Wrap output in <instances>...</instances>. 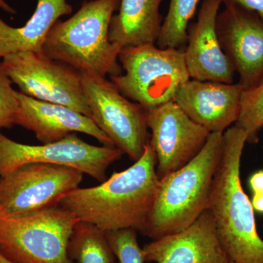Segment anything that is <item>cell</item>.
<instances>
[{
    "label": "cell",
    "instance_id": "6da1fadb",
    "mask_svg": "<svg viewBox=\"0 0 263 263\" xmlns=\"http://www.w3.org/2000/svg\"><path fill=\"white\" fill-rule=\"evenodd\" d=\"M156 164L155 150L148 143L129 168L114 173L98 186L72 190L60 206L105 232L133 229L141 233L160 184Z\"/></svg>",
    "mask_w": 263,
    "mask_h": 263
},
{
    "label": "cell",
    "instance_id": "7a4b0ae2",
    "mask_svg": "<svg viewBox=\"0 0 263 263\" xmlns=\"http://www.w3.org/2000/svg\"><path fill=\"white\" fill-rule=\"evenodd\" d=\"M247 143V134L237 126L223 133L222 152L207 210L230 262L263 263V240L257 232L252 201L240 181V163Z\"/></svg>",
    "mask_w": 263,
    "mask_h": 263
},
{
    "label": "cell",
    "instance_id": "3957f363",
    "mask_svg": "<svg viewBox=\"0 0 263 263\" xmlns=\"http://www.w3.org/2000/svg\"><path fill=\"white\" fill-rule=\"evenodd\" d=\"M120 1L85 2L70 18L52 27L43 53L81 74L103 79L122 74L119 55L122 48L109 39L110 22Z\"/></svg>",
    "mask_w": 263,
    "mask_h": 263
},
{
    "label": "cell",
    "instance_id": "277c9868",
    "mask_svg": "<svg viewBox=\"0 0 263 263\" xmlns=\"http://www.w3.org/2000/svg\"><path fill=\"white\" fill-rule=\"evenodd\" d=\"M223 133H211L193 160L160 179L142 235L155 240L177 233L207 210L213 179L222 152Z\"/></svg>",
    "mask_w": 263,
    "mask_h": 263
},
{
    "label": "cell",
    "instance_id": "5b68a950",
    "mask_svg": "<svg viewBox=\"0 0 263 263\" xmlns=\"http://www.w3.org/2000/svg\"><path fill=\"white\" fill-rule=\"evenodd\" d=\"M119 61L124 73L110 76V81L147 111L174 101L180 86L190 79L181 48L127 46L121 49Z\"/></svg>",
    "mask_w": 263,
    "mask_h": 263
},
{
    "label": "cell",
    "instance_id": "8992f818",
    "mask_svg": "<svg viewBox=\"0 0 263 263\" xmlns=\"http://www.w3.org/2000/svg\"><path fill=\"white\" fill-rule=\"evenodd\" d=\"M79 221L60 206L22 216L0 212V254L12 263H74L67 247Z\"/></svg>",
    "mask_w": 263,
    "mask_h": 263
},
{
    "label": "cell",
    "instance_id": "52a82bcc",
    "mask_svg": "<svg viewBox=\"0 0 263 263\" xmlns=\"http://www.w3.org/2000/svg\"><path fill=\"white\" fill-rule=\"evenodd\" d=\"M83 179L81 171L67 166L24 164L0 176V212L22 216L60 206L62 199L79 188Z\"/></svg>",
    "mask_w": 263,
    "mask_h": 263
},
{
    "label": "cell",
    "instance_id": "ba28073f",
    "mask_svg": "<svg viewBox=\"0 0 263 263\" xmlns=\"http://www.w3.org/2000/svg\"><path fill=\"white\" fill-rule=\"evenodd\" d=\"M0 68L22 94L64 105L91 118L81 74L43 52H23L5 57Z\"/></svg>",
    "mask_w": 263,
    "mask_h": 263
},
{
    "label": "cell",
    "instance_id": "9c48e42d",
    "mask_svg": "<svg viewBox=\"0 0 263 263\" xmlns=\"http://www.w3.org/2000/svg\"><path fill=\"white\" fill-rule=\"evenodd\" d=\"M91 119L114 146L130 160H139L148 143L147 110L123 96L111 81L81 74Z\"/></svg>",
    "mask_w": 263,
    "mask_h": 263
},
{
    "label": "cell",
    "instance_id": "30bf717a",
    "mask_svg": "<svg viewBox=\"0 0 263 263\" xmlns=\"http://www.w3.org/2000/svg\"><path fill=\"white\" fill-rule=\"evenodd\" d=\"M124 153L115 146L89 144L72 133L61 141L42 145H27L10 139L0 131V176L24 164H60L79 170L103 182L109 166Z\"/></svg>",
    "mask_w": 263,
    "mask_h": 263
},
{
    "label": "cell",
    "instance_id": "8fae6325",
    "mask_svg": "<svg viewBox=\"0 0 263 263\" xmlns=\"http://www.w3.org/2000/svg\"><path fill=\"white\" fill-rule=\"evenodd\" d=\"M146 119L160 179L193 160L211 134L192 120L174 101L148 110Z\"/></svg>",
    "mask_w": 263,
    "mask_h": 263
},
{
    "label": "cell",
    "instance_id": "7c38bea8",
    "mask_svg": "<svg viewBox=\"0 0 263 263\" xmlns=\"http://www.w3.org/2000/svg\"><path fill=\"white\" fill-rule=\"evenodd\" d=\"M216 32L243 91L262 84L263 19L238 7H226L217 15Z\"/></svg>",
    "mask_w": 263,
    "mask_h": 263
},
{
    "label": "cell",
    "instance_id": "4fadbf2b",
    "mask_svg": "<svg viewBox=\"0 0 263 263\" xmlns=\"http://www.w3.org/2000/svg\"><path fill=\"white\" fill-rule=\"evenodd\" d=\"M220 0H203L197 20L187 28L184 60L190 79L233 84L235 70L221 48L216 18Z\"/></svg>",
    "mask_w": 263,
    "mask_h": 263
},
{
    "label": "cell",
    "instance_id": "5bb4252c",
    "mask_svg": "<svg viewBox=\"0 0 263 263\" xmlns=\"http://www.w3.org/2000/svg\"><path fill=\"white\" fill-rule=\"evenodd\" d=\"M243 92L238 83L190 79L180 86L174 102L211 133H223L238 120Z\"/></svg>",
    "mask_w": 263,
    "mask_h": 263
},
{
    "label": "cell",
    "instance_id": "9a60e30c",
    "mask_svg": "<svg viewBox=\"0 0 263 263\" xmlns=\"http://www.w3.org/2000/svg\"><path fill=\"white\" fill-rule=\"evenodd\" d=\"M143 254L145 262H230L208 210L185 229L152 240L143 247Z\"/></svg>",
    "mask_w": 263,
    "mask_h": 263
},
{
    "label": "cell",
    "instance_id": "2e32d148",
    "mask_svg": "<svg viewBox=\"0 0 263 263\" xmlns=\"http://www.w3.org/2000/svg\"><path fill=\"white\" fill-rule=\"evenodd\" d=\"M19 108L15 124L33 132L43 144L61 141L73 133L96 138L104 146H114L94 121L70 108L27 96L18 91Z\"/></svg>",
    "mask_w": 263,
    "mask_h": 263
},
{
    "label": "cell",
    "instance_id": "e0dca14e",
    "mask_svg": "<svg viewBox=\"0 0 263 263\" xmlns=\"http://www.w3.org/2000/svg\"><path fill=\"white\" fill-rule=\"evenodd\" d=\"M72 12L67 0H37L35 11L23 27H11L0 18V59L23 52H43L52 27Z\"/></svg>",
    "mask_w": 263,
    "mask_h": 263
},
{
    "label": "cell",
    "instance_id": "ac0fdd59",
    "mask_svg": "<svg viewBox=\"0 0 263 263\" xmlns=\"http://www.w3.org/2000/svg\"><path fill=\"white\" fill-rule=\"evenodd\" d=\"M163 0H121L109 29L110 42L120 47L155 44L163 23L160 8Z\"/></svg>",
    "mask_w": 263,
    "mask_h": 263
},
{
    "label": "cell",
    "instance_id": "d6986e66",
    "mask_svg": "<svg viewBox=\"0 0 263 263\" xmlns=\"http://www.w3.org/2000/svg\"><path fill=\"white\" fill-rule=\"evenodd\" d=\"M67 253L74 263H117L106 232L80 220L71 233Z\"/></svg>",
    "mask_w": 263,
    "mask_h": 263
},
{
    "label": "cell",
    "instance_id": "ffe728a7",
    "mask_svg": "<svg viewBox=\"0 0 263 263\" xmlns=\"http://www.w3.org/2000/svg\"><path fill=\"white\" fill-rule=\"evenodd\" d=\"M200 0H171L157 41L159 48H181L187 42V28Z\"/></svg>",
    "mask_w": 263,
    "mask_h": 263
},
{
    "label": "cell",
    "instance_id": "44dd1931",
    "mask_svg": "<svg viewBox=\"0 0 263 263\" xmlns=\"http://www.w3.org/2000/svg\"><path fill=\"white\" fill-rule=\"evenodd\" d=\"M235 125L245 132L247 143L258 142V133L263 127V83L243 91L239 117Z\"/></svg>",
    "mask_w": 263,
    "mask_h": 263
},
{
    "label": "cell",
    "instance_id": "7402d4cb",
    "mask_svg": "<svg viewBox=\"0 0 263 263\" xmlns=\"http://www.w3.org/2000/svg\"><path fill=\"white\" fill-rule=\"evenodd\" d=\"M137 232L133 229L106 232L109 243L119 262H145L143 249L138 245Z\"/></svg>",
    "mask_w": 263,
    "mask_h": 263
},
{
    "label": "cell",
    "instance_id": "603a6c76",
    "mask_svg": "<svg viewBox=\"0 0 263 263\" xmlns=\"http://www.w3.org/2000/svg\"><path fill=\"white\" fill-rule=\"evenodd\" d=\"M13 83L0 68V128L15 125L19 108L18 91Z\"/></svg>",
    "mask_w": 263,
    "mask_h": 263
},
{
    "label": "cell",
    "instance_id": "cb8c5ba5",
    "mask_svg": "<svg viewBox=\"0 0 263 263\" xmlns=\"http://www.w3.org/2000/svg\"><path fill=\"white\" fill-rule=\"evenodd\" d=\"M224 6L238 7L253 12L263 19V0H220Z\"/></svg>",
    "mask_w": 263,
    "mask_h": 263
},
{
    "label": "cell",
    "instance_id": "d4e9b609",
    "mask_svg": "<svg viewBox=\"0 0 263 263\" xmlns=\"http://www.w3.org/2000/svg\"><path fill=\"white\" fill-rule=\"evenodd\" d=\"M249 184L253 194L263 193V170H259L251 175Z\"/></svg>",
    "mask_w": 263,
    "mask_h": 263
},
{
    "label": "cell",
    "instance_id": "484cf974",
    "mask_svg": "<svg viewBox=\"0 0 263 263\" xmlns=\"http://www.w3.org/2000/svg\"><path fill=\"white\" fill-rule=\"evenodd\" d=\"M251 201L254 212L263 214V193L253 194Z\"/></svg>",
    "mask_w": 263,
    "mask_h": 263
},
{
    "label": "cell",
    "instance_id": "4316f807",
    "mask_svg": "<svg viewBox=\"0 0 263 263\" xmlns=\"http://www.w3.org/2000/svg\"><path fill=\"white\" fill-rule=\"evenodd\" d=\"M0 8L7 13H10V14H15L16 11L8 3L5 2V0H0Z\"/></svg>",
    "mask_w": 263,
    "mask_h": 263
},
{
    "label": "cell",
    "instance_id": "83f0119b",
    "mask_svg": "<svg viewBox=\"0 0 263 263\" xmlns=\"http://www.w3.org/2000/svg\"><path fill=\"white\" fill-rule=\"evenodd\" d=\"M0 263H12L10 262V261H8V259H6L3 256H2L1 254H0Z\"/></svg>",
    "mask_w": 263,
    "mask_h": 263
},
{
    "label": "cell",
    "instance_id": "f1b7e54d",
    "mask_svg": "<svg viewBox=\"0 0 263 263\" xmlns=\"http://www.w3.org/2000/svg\"><path fill=\"white\" fill-rule=\"evenodd\" d=\"M86 1H93V0H86Z\"/></svg>",
    "mask_w": 263,
    "mask_h": 263
},
{
    "label": "cell",
    "instance_id": "f546056e",
    "mask_svg": "<svg viewBox=\"0 0 263 263\" xmlns=\"http://www.w3.org/2000/svg\"><path fill=\"white\" fill-rule=\"evenodd\" d=\"M228 263H233V262H228Z\"/></svg>",
    "mask_w": 263,
    "mask_h": 263
}]
</instances>
